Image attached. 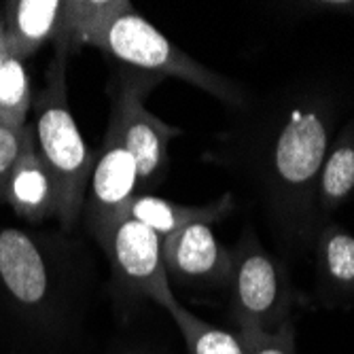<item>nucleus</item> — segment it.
I'll return each instance as SVG.
<instances>
[{
  "label": "nucleus",
  "instance_id": "f257e3e1",
  "mask_svg": "<svg viewBox=\"0 0 354 354\" xmlns=\"http://www.w3.org/2000/svg\"><path fill=\"white\" fill-rule=\"evenodd\" d=\"M55 51L75 53L95 47L147 77H172L191 83L234 109L246 106V93L191 55L180 51L130 3L117 0H71L64 3Z\"/></svg>",
  "mask_w": 354,
  "mask_h": 354
},
{
  "label": "nucleus",
  "instance_id": "f03ea898",
  "mask_svg": "<svg viewBox=\"0 0 354 354\" xmlns=\"http://www.w3.org/2000/svg\"><path fill=\"white\" fill-rule=\"evenodd\" d=\"M331 130L333 109L318 95H306L284 109L272 125L263 151V185L288 244L314 240L316 183L331 145Z\"/></svg>",
  "mask_w": 354,
  "mask_h": 354
},
{
  "label": "nucleus",
  "instance_id": "7ed1b4c3",
  "mask_svg": "<svg viewBox=\"0 0 354 354\" xmlns=\"http://www.w3.org/2000/svg\"><path fill=\"white\" fill-rule=\"evenodd\" d=\"M66 62V53L55 51V59L47 68L45 87L32 100L35 121L30 127L35 147L55 185V218L64 232H73L83 214L95 155L87 149L68 104Z\"/></svg>",
  "mask_w": 354,
  "mask_h": 354
},
{
  "label": "nucleus",
  "instance_id": "20e7f679",
  "mask_svg": "<svg viewBox=\"0 0 354 354\" xmlns=\"http://www.w3.org/2000/svg\"><path fill=\"white\" fill-rule=\"evenodd\" d=\"M232 252L230 316L238 329L274 333L293 323L297 293L284 261L270 254L246 225Z\"/></svg>",
  "mask_w": 354,
  "mask_h": 354
},
{
  "label": "nucleus",
  "instance_id": "39448f33",
  "mask_svg": "<svg viewBox=\"0 0 354 354\" xmlns=\"http://www.w3.org/2000/svg\"><path fill=\"white\" fill-rule=\"evenodd\" d=\"M0 291L32 323L57 318L59 280L49 246L24 230H0Z\"/></svg>",
  "mask_w": 354,
  "mask_h": 354
},
{
  "label": "nucleus",
  "instance_id": "423d86ee",
  "mask_svg": "<svg viewBox=\"0 0 354 354\" xmlns=\"http://www.w3.org/2000/svg\"><path fill=\"white\" fill-rule=\"evenodd\" d=\"M106 252L117 293L130 299H151L170 310L176 299L162 261V238L134 218H119L98 240Z\"/></svg>",
  "mask_w": 354,
  "mask_h": 354
},
{
  "label": "nucleus",
  "instance_id": "0eeeda50",
  "mask_svg": "<svg viewBox=\"0 0 354 354\" xmlns=\"http://www.w3.org/2000/svg\"><path fill=\"white\" fill-rule=\"evenodd\" d=\"M151 83L153 77L147 75L125 79L113 93V113L109 121L134 157L140 193H147L164 178L170 162V142L174 136L183 134L180 127L164 123L145 109V95Z\"/></svg>",
  "mask_w": 354,
  "mask_h": 354
},
{
  "label": "nucleus",
  "instance_id": "6e6552de",
  "mask_svg": "<svg viewBox=\"0 0 354 354\" xmlns=\"http://www.w3.org/2000/svg\"><path fill=\"white\" fill-rule=\"evenodd\" d=\"M138 193V168L134 157L109 125L102 151L93 159L83 204L85 227L89 234L100 240L111 230V225L121 218L125 206Z\"/></svg>",
  "mask_w": 354,
  "mask_h": 354
},
{
  "label": "nucleus",
  "instance_id": "1a4fd4ad",
  "mask_svg": "<svg viewBox=\"0 0 354 354\" xmlns=\"http://www.w3.org/2000/svg\"><path fill=\"white\" fill-rule=\"evenodd\" d=\"M162 261L168 280L206 291L230 286L232 252L218 242L210 225H191L164 238Z\"/></svg>",
  "mask_w": 354,
  "mask_h": 354
},
{
  "label": "nucleus",
  "instance_id": "9d476101",
  "mask_svg": "<svg viewBox=\"0 0 354 354\" xmlns=\"http://www.w3.org/2000/svg\"><path fill=\"white\" fill-rule=\"evenodd\" d=\"M316 299L320 306L342 310L354 306V236L342 225L320 221L314 232Z\"/></svg>",
  "mask_w": 354,
  "mask_h": 354
},
{
  "label": "nucleus",
  "instance_id": "9b49d317",
  "mask_svg": "<svg viewBox=\"0 0 354 354\" xmlns=\"http://www.w3.org/2000/svg\"><path fill=\"white\" fill-rule=\"evenodd\" d=\"M5 202L13 208L17 216L28 223H43L57 212L55 185L35 147L32 127H28L24 149L9 176Z\"/></svg>",
  "mask_w": 354,
  "mask_h": 354
},
{
  "label": "nucleus",
  "instance_id": "f8f14e48",
  "mask_svg": "<svg viewBox=\"0 0 354 354\" xmlns=\"http://www.w3.org/2000/svg\"><path fill=\"white\" fill-rule=\"evenodd\" d=\"M236 210V200L232 193H223L221 198L204 204V206H183L176 202H168L149 193H138L125 206L121 218H134L159 238H168L191 225H212L227 218Z\"/></svg>",
  "mask_w": 354,
  "mask_h": 354
},
{
  "label": "nucleus",
  "instance_id": "ddd939ff",
  "mask_svg": "<svg viewBox=\"0 0 354 354\" xmlns=\"http://www.w3.org/2000/svg\"><path fill=\"white\" fill-rule=\"evenodd\" d=\"M64 3L59 0H17L7 3L5 39L11 57L26 62L45 43L53 41L59 28Z\"/></svg>",
  "mask_w": 354,
  "mask_h": 354
},
{
  "label": "nucleus",
  "instance_id": "4468645a",
  "mask_svg": "<svg viewBox=\"0 0 354 354\" xmlns=\"http://www.w3.org/2000/svg\"><path fill=\"white\" fill-rule=\"evenodd\" d=\"M354 191V121L346 123L337 138L329 145L316 183V214L323 216L335 212Z\"/></svg>",
  "mask_w": 354,
  "mask_h": 354
},
{
  "label": "nucleus",
  "instance_id": "2eb2a0df",
  "mask_svg": "<svg viewBox=\"0 0 354 354\" xmlns=\"http://www.w3.org/2000/svg\"><path fill=\"white\" fill-rule=\"evenodd\" d=\"M168 312L174 318L189 354H246L238 333L206 323L200 316L183 308L178 301Z\"/></svg>",
  "mask_w": 354,
  "mask_h": 354
},
{
  "label": "nucleus",
  "instance_id": "dca6fc26",
  "mask_svg": "<svg viewBox=\"0 0 354 354\" xmlns=\"http://www.w3.org/2000/svg\"><path fill=\"white\" fill-rule=\"evenodd\" d=\"M32 109V89L24 62L7 55L0 73V125L13 132L28 127V111Z\"/></svg>",
  "mask_w": 354,
  "mask_h": 354
},
{
  "label": "nucleus",
  "instance_id": "f3484780",
  "mask_svg": "<svg viewBox=\"0 0 354 354\" xmlns=\"http://www.w3.org/2000/svg\"><path fill=\"white\" fill-rule=\"evenodd\" d=\"M238 335L246 348V354H297L293 323L284 325L274 333L238 329Z\"/></svg>",
  "mask_w": 354,
  "mask_h": 354
},
{
  "label": "nucleus",
  "instance_id": "a211bd4d",
  "mask_svg": "<svg viewBox=\"0 0 354 354\" xmlns=\"http://www.w3.org/2000/svg\"><path fill=\"white\" fill-rule=\"evenodd\" d=\"M30 127V125H28ZM28 127L24 132H13L7 127L0 125V200L5 202L7 198V183L9 176L17 164V157L24 149L26 136H28Z\"/></svg>",
  "mask_w": 354,
  "mask_h": 354
},
{
  "label": "nucleus",
  "instance_id": "6ab92c4d",
  "mask_svg": "<svg viewBox=\"0 0 354 354\" xmlns=\"http://www.w3.org/2000/svg\"><path fill=\"white\" fill-rule=\"evenodd\" d=\"M7 55H9V51H7V39H5V21L0 19V73H3Z\"/></svg>",
  "mask_w": 354,
  "mask_h": 354
}]
</instances>
